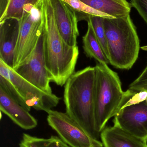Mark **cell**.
<instances>
[{
  "label": "cell",
  "instance_id": "obj_1",
  "mask_svg": "<svg viewBox=\"0 0 147 147\" xmlns=\"http://www.w3.org/2000/svg\"><path fill=\"white\" fill-rule=\"evenodd\" d=\"M45 16L44 54L51 82L65 85L74 73L79 55L78 46L67 45L59 32L51 0H43Z\"/></svg>",
  "mask_w": 147,
  "mask_h": 147
},
{
  "label": "cell",
  "instance_id": "obj_2",
  "mask_svg": "<svg viewBox=\"0 0 147 147\" xmlns=\"http://www.w3.org/2000/svg\"><path fill=\"white\" fill-rule=\"evenodd\" d=\"M95 67L88 66L74 72L65 84L64 101L66 114L98 140L101 134L97 131L95 123Z\"/></svg>",
  "mask_w": 147,
  "mask_h": 147
},
{
  "label": "cell",
  "instance_id": "obj_3",
  "mask_svg": "<svg viewBox=\"0 0 147 147\" xmlns=\"http://www.w3.org/2000/svg\"><path fill=\"white\" fill-rule=\"evenodd\" d=\"M95 116L96 129L99 134L107 122L136 92H123L118 74L108 65L98 63L95 66Z\"/></svg>",
  "mask_w": 147,
  "mask_h": 147
},
{
  "label": "cell",
  "instance_id": "obj_4",
  "mask_svg": "<svg viewBox=\"0 0 147 147\" xmlns=\"http://www.w3.org/2000/svg\"><path fill=\"white\" fill-rule=\"evenodd\" d=\"M109 63L129 70L139 56L140 41L130 15L119 18H103Z\"/></svg>",
  "mask_w": 147,
  "mask_h": 147
},
{
  "label": "cell",
  "instance_id": "obj_5",
  "mask_svg": "<svg viewBox=\"0 0 147 147\" xmlns=\"http://www.w3.org/2000/svg\"><path fill=\"white\" fill-rule=\"evenodd\" d=\"M20 20V31L14 54V69L31 54L36 46L45 24L43 0L35 5H26Z\"/></svg>",
  "mask_w": 147,
  "mask_h": 147
},
{
  "label": "cell",
  "instance_id": "obj_6",
  "mask_svg": "<svg viewBox=\"0 0 147 147\" xmlns=\"http://www.w3.org/2000/svg\"><path fill=\"white\" fill-rule=\"evenodd\" d=\"M0 75L11 83L22 102V106L28 111L33 108L47 113L60 101V98L55 94L43 91L23 78L1 59Z\"/></svg>",
  "mask_w": 147,
  "mask_h": 147
},
{
  "label": "cell",
  "instance_id": "obj_7",
  "mask_svg": "<svg viewBox=\"0 0 147 147\" xmlns=\"http://www.w3.org/2000/svg\"><path fill=\"white\" fill-rule=\"evenodd\" d=\"M48 125L60 140L71 147H103L102 143L92 138L66 113L57 111L47 112Z\"/></svg>",
  "mask_w": 147,
  "mask_h": 147
},
{
  "label": "cell",
  "instance_id": "obj_8",
  "mask_svg": "<svg viewBox=\"0 0 147 147\" xmlns=\"http://www.w3.org/2000/svg\"><path fill=\"white\" fill-rule=\"evenodd\" d=\"M45 24L35 48L26 59L14 70L23 78L39 89L52 93L51 82L46 68L44 54Z\"/></svg>",
  "mask_w": 147,
  "mask_h": 147
},
{
  "label": "cell",
  "instance_id": "obj_9",
  "mask_svg": "<svg viewBox=\"0 0 147 147\" xmlns=\"http://www.w3.org/2000/svg\"><path fill=\"white\" fill-rule=\"evenodd\" d=\"M114 126L147 141V103L146 101L121 108L115 115Z\"/></svg>",
  "mask_w": 147,
  "mask_h": 147
},
{
  "label": "cell",
  "instance_id": "obj_10",
  "mask_svg": "<svg viewBox=\"0 0 147 147\" xmlns=\"http://www.w3.org/2000/svg\"><path fill=\"white\" fill-rule=\"evenodd\" d=\"M51 1L60 35L70 46H77L79 21L76 12L63 0H51Z\"/></svg>",
  "mask_w": 147,
  "mask_h": 147
},
{
  "label": "cell",
  "instance_id": "obj_11",
  "mask_svg": "<svg viewBox=\"0 0 147 147\" xmlns=\"http://www.w3.org/2000/svg\"><path fill=\"white\" fill-rule=\"evenodd\" d=\"M0 109L18 126L26 130L37 127L38 122L29 111L0 86Z\"/></svg>",
  "mask_w": 147,
  "mask_h": 147
},
{
  "label": "cell",
  "instance_id": "obj_12",
  "mask_svg": "<svg viewBox=\"0 0 147 147\" xmlns=\"http://www.w3.org/2000/svg\"><path fill=\"white\" fill-rule=\"evenodd\" d=\"M19 31V20L7 19L0 22V59L12 69Z\"/></svg>",
  "mask_w": 147,
  "mask_h": 147
},
{
  "label": "cell",
  "instance_id": "obj_13",
  "mask_svg": "<svg viewBox=\"0 0 147 147\" xmlns=\"http://www.w3.org/2000/svg\"><path fill=\"white\" fill-rule=\"evenodd\" d=\"M92 9L97 16L119 18L130 15L132 6L126 0H80Z\"/></svg>",
  "mask_w": 147,
  "mask_h": 147
},
{
  "label": "cell",
  "instance_id": "obj_14",
  "mask_svg": "<svg viewBox=\"0 0 147 147\" xmlns=\"http://www.w3.org/2000/svg\"><path fill=\"white\" fill-rule=\"evenodd\" d=\"M100 138L104 147H147V141L135 137L118 127H106Z\"/></svg>",
  "mask_w": 147,
  "mask_h": 147
},
{
  "label": "cell",
  "instance_id": "obj_15",
  "mask_svg": "<svg viewBox=\"0 0 147 147\" xmlns=\"http://www.w3.org/2000/svg\"><path fill=\"white\" fill-rule=\"evenodd\" d=\"M87 22L88 29L83 37V48L85 53L88 57L94 59L100 63L110 64L96 37L91 24L89 21Z\"/></svg>",
  "mask_w": 147,
  "mask_h": 147
},
{
  "label": "cell",
  "instance_id": "obj_16",
  "mask_svg": "<svg viewBox=\"0 0 147 147\" xmlns=\"http://www.w3.org/2000/svg\"><path fill=\"white\" fill-rule=\"evenodd\" d=\"M41 0H8L5 11L0 17V22L7 19H15L20 20L23 15L24 9L26 5H35Z\"/></svg>",
  "mask_w": 147,
  "mask_h": 147
},
{
  "label": "cell",
  "instance_id": "obj_17",
  "mask_svg": "<svg viewBox=\"0 0 147 147\" xmlns=\"http://www.w3.org/2000/svg\"><path fill=\"white\" fill-rule=\"evenodd\" d=\"M89 21L91 24L96 37L108 60V54L104 26L103 18L99 16H91L87 19L86 21Z\"/></svg>",
  "mask_w": 147,
  "mask_h": 147
},
{
  "label": "cell",
  "instance_id": "obj_18",
  "mask_svg": "<svg viewBox=\"0 0 147 147\" xmlns=\"http://www.w3.org/2000/svg\"><path fill=\"white\" fill-rule=\"evenodd\" d=\"M51 138L44 139L23 134L19 143L20 147H48Z\"/></svg>",
  "mask_w": 147,
  "mask_h": 147
},
{
  "label": "cell",
  "instance_id": "obj_19",
  "mask_svg": "<svg viewBox=\"0 0 147 147\" xmlns=\"http://www.w3.org/2000/svg\"><path fill=\"white\" fill-rule=\"evenodd\" d=\"M147 98V91L142 90L136 92L134 94L126 103L123 105L121 108H125L127 106L138 104L145 102Z\"/></svg>",
  "mask_w": 147,
  "mask_h": 147
},
{
  "label": "cell",
  "instance_id": "obj_20",
  "mask_svg": "<svg viewBox=\"0 0 147 147\" xmlns=\"http://www.w3.org/2000/svg\"><path fill=\"white\" fill-rule=\"evenodd\" d=\"M132 6L147 24V0H130Z\"/></svg>",
  "mask_w": 147,
  "mask_h": 147
},
{
  "label": "cell",
  "instance_id": "obj_21",
  "mask_svg": "<svg viewBox=\"0 0 147 147\" xmlns=\"http://www.w3.org/2000/svg\"><path fill=\"white\" fill-rule=\"evenodd\" d=\"M129 90L134 92L147 91V78L142 80H135L129 86Z\"/></svg>",
  "mask_w": 147,
  "mask_h": 147
},
{
  "label": "cell",
  "instance_id": "obj_22",
  "mask_svg": "<svg viewBox=\"0 0 147 147\" xmlns=\"http://www.w3.org/2000/svg\"><path fill=\"white\" fill-rule=\"evenodd\" d=\"M48 147H63L60 143V139L56 136H51Z\"/></svg>",
  "mask_w": 147,
  "mask_h": 147
},
{
  "label": "cell",
  "instance_id": "obj_23",
  "mask_svg": "<svg viewBox=\"0 0 147 147\" xmlns=\"http://www.w3.org/2000/svg\"><path fill=\"white\" fill-rule=\"evenodd\" d=\"M8 0H0V17L4 13L7 4Z\"/></svg>",
  "mask_w": 147,
  "mask_h": 147
},
{
  "label": "cell",
  "instance_id": "obj_24",
  "mask_svg": "<svg viewBox=\"0 0 147 147\" xmlns=\"http://www.w3.org/2000/svg\"><path fill=\"white\" fill-rule=\"evenodd\" d=\"M147 78V65L140 76L136 79L137 80H142Z\"/></svg>",
  "mask_w": 147,
  "mask_h": 147
},
{
  "label": "cell",
  "instance_id": "obj_25",
  "mask_svg": "<svg viewBox=\"0 0 147 147\" xmlns=\"http://www.w3.org/2000/svg\"><path fill=\"white\" fill-rule=\"evenodd\" d=\"M60 143H61V146H62L63 147H71L68 146L67 144H66L64 142L62 141L61 140H60Z\"/></svg>",
  "mask_w": 147,
  "mask_h": 147
},
{
  "label": "cell",
  "instance_id": "obj_26",
  "mask_svg": "<svg viewBox=\"0 0 147 147\" xmlns=\"http://www.w3.org/2000/svg\"><path fill=\"white\" fill-rule=\"evenodd\" d=\"M141 49L142 50H143V51H147V45L142 47H141Z\"/></svg>",
  "mask_w": 147,
  "mask_h": 147
},
{
  "label": "cell",
  "instance_id": "obj_27",
  "mask_svg": "<svg viewBox=\"0 0 147 147\" xmlns=\"http://www.w3.org/2000/svg\"><path fill=\"white\" fill-rule=\"evenodd\" d=\"M146 103H147V98L146 100Z\"/></svg>",
  "mask_w": 147,
  "mask_h": 147
}]
</instances>
